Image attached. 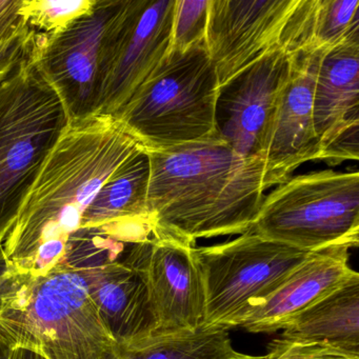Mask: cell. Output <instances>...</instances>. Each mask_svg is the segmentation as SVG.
Here are the masks:
<instances>
[{"instance_id": "obj_1", "label": "cell", "mask_w": 359, "mask_h": 359, "mask_svg": "<svg viewBox=\"0 0 359 359\" xmlns=\"http://www.w3.org/2000/svg\"><path fill=\"white\" fill-rule=\"evenodd\" d=\"M144 144L112 116L71 119L50 152L1 245L12 272L45 274L64 262L67 243L104 184Z\"/></svg>"}, {"instance_id": "obj_2", "label": "cell", "mask_w": 359, "mask_h": 359, "mask_svg": "<svg viewBox=\"0 0 359 359\" xmlns=\"http://www.w3.org/2000/svg\"><path fill=\"white\" fill-rule=\"evenodd\" d=\"M147 152L153 233L196 243L251 230L269 189L259 157L241 156L222 138Z\"/></svg>"}, {"instance_id": "obj_3", "label": "cell", "mask_w": 359, "mask_h": 359, "mask_svg": "<svg viewBox=\"0 0 359 359\" xmlns=\"http://www.w3.org/2000/svg\"><path fill=\"white\" fill-rule=\"evenodd\" d=\"M0 327L15 348L47 359H107L116 346L81 271L68 266L10 271L0 283Z\"/></svg>"}, {"instance_id": "obj_4", "label": "cell", "mask_w": 359, "mask_h": 359, "mask_svg": "<svg viewBox=\"0 0 359 359\" xmlns=\"http://www.w3.org/2000/svg\"><path fill=\"white\" fill-rule=\"evenodd\" d=\"M70 121L30 48L0 79V247Z\"/></svg>"}, {"instance_id": "obj_5", "label": "cell", "mask_w": 359, "mask_h": 359, "mask_svg": "<svg viewBox=\"0 0 359 359\" xmlns=\"http://www.w3.org/2000/svg\"><path fill=\"white\" fill-rule=\"evenodd\" d=\"M222 90L205 45L170 53L115 116L147 151L220 137Z\"/></svg>"}, {"instance_id": "obj_6", "label": "cell", "mask_w": 359, "mask_h": 359, "mask_svg": "<svg viewBox=\"0 0 359 359\" xmlns=\"http://www.w3.org/2000/svg\"><path fill=\"white\" fill-rule=\"evenodd\" d=\"M251 229L302 251L358 247V172L290 177L264 199Z\"/></svg>"}, {"instance_id": "obj_7", "label": "cell", "mask_w": 359, "mask_h": 359, "mask_svg": "<svg viewBox=\"0 0 359 359\" xmlns=\"http://www.w3.org/2000/svg\"><path fill=\"white\" fill-rule=\"evenodd\" d=\"M311 253L252 229L226 243L195 247L205 287L203 325L233 329L251 304L276 289Z\"/></svg>"}, {"instance_id": "obj_8", "label": "cell", "mask_w": 359, "mask_h": 359, "mask_svg": "<svg viewBox=\"0 0 359 359\" xmlns=\"http://www.w3.org/2000/svg\"><path fill=\"white\" fill-rule=\"evenodd\" d=\"M177 0H126L102 55L96 115L115 117L171 50Z\"/></svg>"}, {"instance_id": "obj_9", "label": "cell", "mask_w": 359, "mask_h": 359, "mask_svg": "<svg viewBox=\"0 0 359 359\" xmlns=\"http://www.w3.org/2000/svg\"><path fill=\"white\" fill-rule=\"evenodd\" d=\"M126 0H96L91 11L48 41L32 36L31 53L71 119L96 115L104 43Z\"/></svg>"}, {"instance_id": "obj_10", "label": "cell", "mask_w": 359, "mask_h": 359, "mask_svg": "<svg viewBox=\"0 0 359 359\" xmlns=\"http://www.w3.org/2000/svg\"><path fill=\"white\" fill-rule=\"evenodd\" d=\"M299 0H210L205 48L222 92L250 67L283 48Z\"/></svg>"}, {"instance_id": "obj_11", "label": "cell", "mask_w": 359, "mask_h": 359, "mask_svg": "<svg viewBox=\"0 0 359 359\" xmlns=\"http://www.w3.org/2000/svg\"><path fill=\"white\" fill-rule=\"evenodd\" d=\"M195 243L153 233L127 256L140 270L155 320V333L196 331L205 321V296Z\"/></svg>"}, {"instance_id": "obj_12", "label": "cell", "mask_w": 359, "mask_h": 359, "mask_svg": "<svg viewBox=\"0 0 359 359\" xmlns=\"http://www.w3.org/2000/svg\"><path fill=\"white\" fill-rule=\"evenodd\" d=\"M319 55L293 54L289 81L260 152L269 188L289 180L302 163L319 159L320 149L313 121V93Z\"/></svg>"}, {"instance_id": "obj_13", "label": "cell", "mask_w": 359, "mask_h": 359, "mask_svg": "<svg viewBox=\"0 0 359 359\" xmlns=\"http://www.w3.org/2000/svg\"><path fill=\"white\" fill-rule=\"evenodd\" d=\"M292 60L293 54L280 48L258 60L230 86L233 90L224 102L226 119L219 133L241 156H260L291 74Z\"/></svg>"}, {"instance_id": "obj_14", "label": "cell", "mask_w": 359, "mask_h": 359, "mask_svg": "<svg viewBox=\"0 0 359 359\" xmlns=\"http://www.w3.org/2000/svg\"><path fill=\"white\" fill-rule=\"evenodd\" d=\"M348 248L312 252L276 289L257 300L234 327L274 333L289 319L358 274L348 266Z\"/></svg>"}, {"instance_id": "obj_15", "label": "cell", "mask_w": 359, "mask_h": 359, "mask_svg": "<svg viewBox=\"0 0 359 359\" xmlns=\"http://www.w3.org/2000/svg\"><path fill=\"white\" fill-rule=\"evenodd\" d=\"M150 161L147 150L123 163L94 197L83 214L81 230H100L127 243L152 237L153 224L147 205Z\"/></svg>"}, {"instance_id": "obj_16", "label": "cell", "mask_w": 359, "mask_h": 359, "mask_svg": "<svg viewBox=\"0 0 359 359\" xmlns=\"http://www.w3.org/2000/svg\"><path fill=\"white\" fill-rule=\"evenodd\" d=\"M100 318L116 344L155 333V320L144 278L128 258L81 271Z\"/></svg>"}, {"instance_id": "obj_17", "label": "cell", "mask_w": 359, "mask_h": 359, "mask_svg": "<svg viewBox=\"0 0 359 359\" xmlns=\"http://www.w3.org/2000/svg\"><path fill=\"white\" fill-rule=\"evenodd\" d=\"M313 121L319 157L336 136L359 127V33L319 55Z\"/></svg>"}, {"instance_id": "obj_18", "label": "cell", "mask_w": 359, "mask_h": 359, "mask_svg": "<svg viewBox=\"0 0 359 359\" xmlns=\"http://www.w3.org/2000/svg\"><path fill=\"white\" fill-rule=\"evenodd\" d=\"M283 330L281 339L359 353V275L294 315Z\"/></svg>"}, {"instance_id": "obj_19", "label": "cell", "mask_w": 359, "mask_h": 359, "mask_svg": "<svg viewBox=\"0 0 359 359\" xmlns=\"http://www.w3.org/2000/svg\"><path fill=\"white\" fill-rule=\"evenodd\" d=\"M359 33L358 0H299L283 48L290 54L323 53Z\"/></svg>"}, {"instance_id": "obj_20", "label": "cell", "mask_w": 359, "mask_h": 359, "mask_svg": "<svg viewBox=\"0 0 359 359\" xmlns=\"http://www.w3.org/2000/svg\"><path fill=\"white\" fill-rule=\"evenodd\" d=\"M233 350L226 327L203 325L196 331L153 333L116 344L107 359H218Z\"/></svg>"}, {"instance_id": "obj_21", "label": "cell", "mask_w": 359, "mask_h": 359, "mask_svg": "<svg viewBox=\"0 0 359 359\" xmlns=\"http://www.w3.org/2000/svg\"><path fill=\"white\" fill-rule=\"evenodd\" d=\"M96 0H22L24 27L34 39L48 41L91 11Z\"/></svg>"}, {"instance_id": "obj_22", "label": "cell", "mask_w": 359, "mask_h": 359, "mask_svg": "<svg viewBox=\"0 0 359 359\" xmlns=\"http://www.w3.org/2000/svg\"><path fill=\"white\" fill-rule=\"evenodd\" d=\"M210 0H177L170 53H184L205 45Z\"/></svg>"}, {"instance_id": "obj_23", "label": "cell", "mask_w": 359, "mask_h": 359, "mask_svg": "<svg viewBox=\"0 0 359 359\" xmlns=\"http://www.w3.org/2000/svg\"><path fill=\"white\" fill-rule=\"evenodd\" d=\"M270 359H359V353L350 352L327 344H304L277 337L269 344Z\"/></svg>"}, {"instance_id": "obj_24", "label": "cell", "mask_w": 359, "mask_h": 359, "mask_svg": "<svg viewBox=\"0 0 359 359\" xmlns=\"http://www.w3.org/2000/svg\"><path fill=\"white\" fill-rule=\"evenodd\" d=\"M22 0H0V45L24 32Z\"/></svg>"}, {"instance_id": "obj_25", "label": "cell", "mask_w": 359, "mask_h": 359, "mask_svg": "<svg viewBox=\"0 0 359 359\" xmlns=\"http://www.w3.org/2000/svg\"><path fill=\"white\" fill-rule=\"evenodd\" d=\"M31 45L32 35L26 28L24 32L11 41L0 45V79L5 77L28 54Z\"/></svg>"}, {"instance_id": "obj_26", "label": "cell", "mask_w": 359, "mask_h": 359, "mask_svg": "<svg viewBox=\"0 0 359 359\" xmlns=\"http://www.w3.org/2000/svg\"><path fill=\"white\" fill-rule=\"evenodd\" d=\"M14 348L15 346L11 338L0 327V359L11 358Z\"/></svg>"}, {"instance_id": "obj_27", "label": "cell", "mask_w": 359, "mask_h": 359, "mask_svg": "<svg viewBox=\"0 0 359 359\" xmlns=\"http://www.w3.org/2000/svg\"><path fill=\"white\" fill-rule=\"evenodd\" d=\"M10 359H47L43 357V355L37 353L36 351L31 350L28 348H22V346H18L14 348L13 352H12L11 358Z\"/></svg>"}, {"instance_id": "obj_28", "label": "cell", "mask_w": 359, "mask_h": 359, "mask_svg": "<svg viewBox=\"0 0 359 359\" xmlns=\"http://www.w3.org/2000/svg\"><path fill=\"white\" fill-rule=\"evenodd\" d=\"M270 354L260 355V356H254V355L243 354V353L237 352V351L233 350L232 352L229 354L224 355V356L220 357L218 359H270Z\"/></svg>"}, {"instance_id": "obj_29", "label": "cell", "mask_w": 359, "mask_h": 359, "mask_svg": "<svg viewBox=\"0 0 359 359\" xmlns=\"http://www.w3.org/2000/svg\"><path fill=\"white\" fill-rule=\"evenodd\" d=\"M9 266H8L7 260H6L5 255H4L3 250H1V247H0V283H1L4 278L9 274Z\"/></svg>"}]
</instances>
